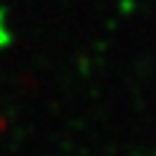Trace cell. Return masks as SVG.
I'll list each match as a JSON object with an SVG mask.
<instances>
[{
    "label": "cell",
    "instance_id": "cell-1",
    "mask_svg": "<svg viewBox=\"0 0 156 156\" xmlns=\"http://www.w3.org/2000/svg\"><path fill=\"white\" fill-rule=\"evenodd\" d=\"M10 43H13V30H10V23H8L5 8H0V51H5Z\"/></svg>",
    "mask_w": 156,
    "mask_h": 156
}]
</instances>
